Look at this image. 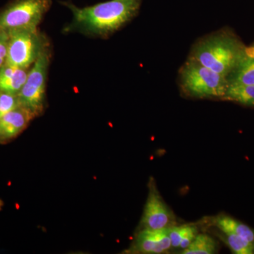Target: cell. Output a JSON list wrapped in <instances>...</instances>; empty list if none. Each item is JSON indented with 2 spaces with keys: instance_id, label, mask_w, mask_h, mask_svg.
<instances>
[{
  "instance_id": "cell-18",
  "label": "cell",
  "mask_w": 254,
  "mask_h": 254,
  "mask_svg": "<svg viewBox=\"0 0 254 254\" xmlns=\"http://www.w3.org/2000/svg\"><path fill=\"white\" fill-rule=\"evenodd\" d=\"M9 33L7 31L0 29V68L5 64L7 58Z\"/></svg>"
},
{
  "instance_id": "cell-10",
  "label": "cell",
  "mask_w": 254,
  "mask_h": 254,
  "mask_svg": "<svg viewBox=\"0 0 254 254\" xmlns=\"http://www.w3.org/2000/svg\"><path fill=\"white\" fill-rule=\"evenodd\" d=\"M28 70L5 63L0 68V91L18 94L26 81Z\"/></svg>"
},
{
  "instance_id": "cell-17",
  "label": "cell",
  "mask_w": 254,
  "mask_h": 254,
  "mask_svg": "<svg viewBox=\"0 0 254 254\" xmlns=\"http://www.w3.org/2000/svg\"><path fill=\"white\" fill-rule=\"evenodd\" d=\"M192 225H182L179 227H170L169 228V236L171 240L172 247L179 248L182 240L190 231Z\"/></svg>"
},
{
  "instance_id": "cell-13",
  "label": "cell",
  "mask_w": 254,
  "mask_h": 254,
  "mask_svg": "<svg viewBox=\"0 0 254 254\" xmlns=\"http://www.w3.org/2000/svg\"><path fill=\"white\" fill-rule=\"evenodd\" d=\"M222 99L254 108V85H228Z\"/></svg>"
},
{
  "instance_id": "cell-7",
  "label": "cell",
  "mask_w": 254,
  "mask_h": 254,
  "mask_svg": "<svg viewBox=\"0 0 254 254\" xmlns=\"http://www.w3.org/2000/svg\"><path fill=\"white\" fill-rule=\"evenodd\" d=\"M173 213L154 187L150 190L141 225L144 230H156L173 227Z\"/></svg>"
},
{
  "instance_id": "cell-12",
  "label": "cell",
  "mask_w": 254,
  "mask_h": 254,
  "mask_svg": "<svg viewBox=\"0 0 254 254\" xmlns=\"http://www.w3.org/2000/svg\"><path fill=\"white\" fill-rule=\"evenodd\" d=\"M217 227L224 233L232 234L248 240L254 245V231L238 220L227 215H220L215 219Z\"/></svg>"
},
{
  "instance_id": "cell-11",
  "label": "cell",
  "mask_w": 254,
  "mask_h": 254,
  "mask_svg": "<svg viewBox=\"0 0 254 254\" xmlns=\"http://www.w3.org/2000/svg\"><path fill=\"white\" fill-rule=\"evenodd\" d=\"M228 85H254V58L246 54L227 76Z\"/></svg>"
},
{
  "instance_id": "cell-8",
  "label": "cell",
  "mask_w": 254,
  "mask_h": 254,
  "mask_svg": "<svg viewBox=\"0 0 254 254\" xmlns=\"http://www.w3.org/2000/svg\"><path fill=\"white\" fill-rule=\"evenodd\" d=\"M169 228L150 230L142 229L132 246L133 253L158 254L164 253L172 247Z\"/></svg>"
},
{
  "instance_id": "cell-6",
  "label": "cell",
  "mask_w": 254,
  "mask_h": 254,
  "mask_svg": "<svg viewBox=\"0 0 254 254\" xmlns=\"http://www.w3.org/2000/svg\"><path fill=\"white\" fill-rule=\"evenodd\" d=\"M51 6V0H15L0 12V29L38 28Z\"/></svg>"
},
{
  "instance_id": "cell-4",
  "label": "cell",
  "mask_w": 254,
  "mask_h": 254,
  "mask_svg": "<svg viewBox=\"0 0 254 254\" xmlns=\"http://www.w3.org/2000/svg\"><path fill=\"white\" fill-rule=\"evenodd\" d=\"M8 33L6 64L16 67L28 69L50 46L46 36L38 28H18L8 31Z\"/></svg>"
},
{
  "instance_id": "cell-14",
  "label": "cell",
  "mask_w": 254,
  "mask_h": 254,
  "mask_svg": "<svg viewBox=\"0 0 254 254\" xmlns=\"http://www.w3.org/2000/svg\"><path fill=\"white\" fill-rule=\"evenodd\" d=\"M216 242L208 235H198L194 240L185 249L182 254H213L217 251Z\"/></svg>"
},
{
  "instance_id": "cell-3",
  "label": "cell",
  "mask_w": 254,
  "mask_h": 254,
  "mask_svg": "<svg viewBox=\"0 0 254 254\" xmlns=\"http://www.w3.org/2000/svg\"><path fill=\"white\" fill-rule=\"evenodd\" d=\"M180 82L185 93L196 98H222L228 87L226 76L190 58L182 66Z\"/></svg>"
},
{
  "instance_id": "cell-1",
  "label": "cell",
  "mask_w": 254,
  "mask_h": 254,
  "mask_svg": "<svg viewBox=\"0 0 254 254\" xmlns=\"http://www.w3.org/2000/svg\"><path fill=\"white\" fill-rule=\"evenodd\" d=\"M141 3V0H110L83 8L66 3L72 12L73 19L64 31L107 37L134 17Z\"/></svg>"
},
{
  "instance_id": "cell-2",
  "label": "cell",
  "mask_w": 254,
  "mask_h": 254,
  "mask_svg": "<svg viewBox=\"0 0 254 254\" xmlns=\"http://www.w3.org/2000/svg\"><path fill=\"white\" fill-rule=\"evenodd\" d=\"M245 53V48L238 41L219 33L198 42L190 58L227 77Z\"/></svg>"
},
{
  "instance_id": "cell-15",
  "label": "cell",
  "mask_w": 254,
  "mask_h": 254,
  "mask_svg": "<svg viewBox=\"0 0 254 254\" xmlns=\"http://www.w3.org/2000/svg\"><path fill=\"white\" fill-rule=\"evenodd\" d=\"M220 238L235 254H252L254 252V245L248 240L232 234L222 232Z\"/></svg>"
},
{
  "instance_id": "cell-5",
  "label": "cell",
  "mask_w": 254,
  "mask_h": 254,
  "mask_svg": "<svg viewBox=\"0 0 254 254\" xmlns=\"http://www.w3.org/2000/svg\"><path fill=\"white\" fill-rule=\"evenodd\" d=\"M50 63V46L33 64L28 71L27 78L18 93L21 106L31 111L35 117L43 113L46 103V91L48 68Z\"/></svg>"
},
{
  "instance_id": "cell-16",
  "label": "cell",
  "mask_w": 254,
  "mask_h": 254,
  "mask_svg": "<svg viewBox=\"0 0 254 254\" xmlns=\"http://www.w3.org/2000/svg\"><path fill=\"white\" fill-rule=\"evenodd\" d=\"M21 106L18 94L0 91V118Z\"/></svg>"
},
{
  "instance_id": "cell-9",
  "label": "cell",
  "mask_w": 254,
  "mask_h": 254,
  "mask_svg": "<svg viewBox=\"0 0 254 254\" xmlns=\"http://www.w3.org/2000/svg\"><path fill=\"white\" fill-rule=\"evenodd\" d=\"M36 118L31 111L21 106L0 118V143L16 138Z\"/></svg>"
},
{
  "instance_id": "cell-19",
  "label": "cell",
  "mask_w": 254,
  "mask_h": 254,
  "mask_svg": "<svg viewBox=\"0 0 254 254\" xmlns=\"http://www.w3.org/2000/svg\"><path fill=\"white\" fill-rule=\"evenodd\" d=\"M249 50H250V53H252V55L254 57V46L251 47L249 48Z\"/></svg>"
}]
</instances>
